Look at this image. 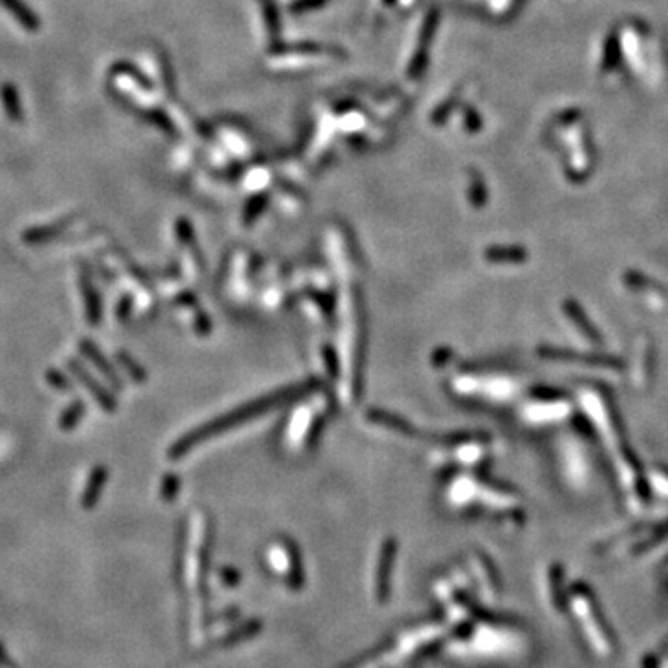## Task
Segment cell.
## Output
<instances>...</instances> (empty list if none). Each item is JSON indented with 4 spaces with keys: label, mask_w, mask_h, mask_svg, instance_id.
<instances>
[{
    "label": "cell",
    "mask_w": 668,
    "mask_h": 668,
    "mask_svg": "<svg viewBox=\"0 0 668 668\" xmlns=\"http://www.w3.org/2000/svg\"><path fill=\"white\" fill-rule=\"evenodd\" d=\"M0 2L28 32H36L39 28V19L23 0H0Z\"/></svg>",
    "instance_id": "1"
},
{
    "label": "cell",
    "mask_w": 668,
    "mask_h": 668,
    "mask_svg": "<svg viewBox=\"0 0 668 668\" xmlns=\"http://www.w3.org/2000/svg\"><path fill=\"white\" fill-rule=\"evenodd\" d=\"M0 668H14L10 663V659H8V655H6L4 648H2V644H0Z\"/></svg>",
    "instance_id": "3"
},
{
    "label": "cell",
    "mask_w": 668,
    "mask_h": 668,
    "mask_svg": "<svg viewBox=\"0 0 668 668\" xmlns=\"http://www.w3.org/2000/svg\"><path fill=\"white\" fill-rule=\"evenodd\" d=\"M0 95H2V100H4V110L8 113V118L11 121H21L23 118V110H21V100H19V93H17V88H14L11 84H4L2 85V90H0Z\"/></svg>",
    "instance_id": "2"
}]
</instances>
